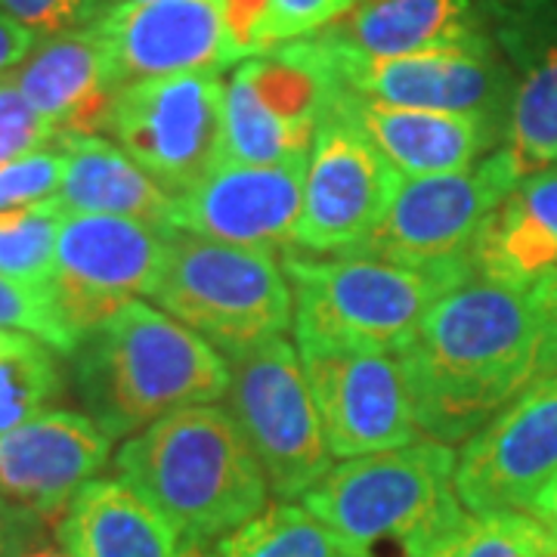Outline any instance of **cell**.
Segmentation results:
<instances>
[{
	"mask_svg": "<svg viewBox=\"0 0 557 557\" xmlns=\"http://www.w3.org/2000/svg\"><path fill=\"white\" fill-rule=\"evenodd\" d=\"M397 359L421 437L456 446L557 375V313L533 292L471 276L431 304Z\"/></svg>",
	"mask_w": 557,
	"mask_h": 557,
	"instance_id": "6da1fadb",
	"label": "cell"
},
{
	"mask_svg": "<svg viewBox=\"0 0 557 557\" xmlns=\"http://www.w3.org/2000/svg\"><path fill=\"white\" fill-rule=\"evenodd\" d=\"M230 384V359L143 300L102 319L69 354V387L109 440L134 437L180 409L218 403Z\"/></svg>",
	"mask_w": 557,
	"mask_h": 557,
	"instance_id": "7a4b0ae2",
	"label": "cell"
},
{
	"mask_svg": "<svg viewBox=\"0 0 557 557\" xmlns=\"http://www.w3.org/2000/svg\"><path fill=\"white\" fill-rule=\"evenodd\" d=\"M115 471L177 533L214 548L270 505V483L230 409L189 406L152 421L115 453Z\"/></svg>",
	"mask_w": 557,
	"mask_h": 557,
	"instance_id": "3957f363",
	"label": "cell"
},
{
	"mask_svg": "<svg viewBox=\"0 0 557 557\" xmlns=\"http://www.w3.org/2000/svg\"><path fill=\"white\" fill-rule=\"evenodd\" d=\"M456 456L424 437L344 458L300 505L362 555L428 557L468 518L456 496Z\"/></svg>",
	"mask_w": 557,
	"mask_h": 557,
	"instance_id": "277c9868",
	"label": "cell"
},
{
	"mask_svg": "<svg viewBox=\"0 0 557 557\" xmlns=\"http://www.w3.org/2000/svg\"><path fill=\"white\" fill-rule=\"evenodd\" d=\"M282 270L295 298V341H332L397 354L421 317L474 276L468 267L421 270L375 258H319L285 251Z\"/></svg>",
	"mask_w": 557,
	"mask_h": 557,
	"instance_id": "5b68a950",
	"label": "cell"
},
{
	"mask_svg": "<svg viewBox=\"0 0 557 557\" xmlns=\"http://www.w3.org/2000/svg\"><path fill=\"white\" fill-rule=\"evenodd\" d=\"M156 304L226 359L278 338L295 322L285 270L270 251L171 230Z\"/></svg>",
	"mask_w": 557,
	"mask_h": 557,
	"instance_id": "8992f818",
	"label": "cell"
},
{
	"mask_svg": "<svg viewBox=\"0 0 557 557\" xmlns=\"http://www.w3.org/2000/svg\"><path fill=\"white\" fill-rule=\"evenodd\" d=\"M230 416L278 502L304 498L335 465L319 424L317 403L300 366L298 347L285 335L230 359Z\"/></svg>",
	"mask_w": 557,
	"mask_h": 557,
	"instance_id": "52a82bcc",
	"label": "cell"
},
{
	"mask_svg": "<svg viewBox=\"0 0 557 557\" xmlns=\"http://www.w3.org/2000/svg\"><path fill=\"white\" fill-rule=\"evenodd\" d=\"M338 81L307 38L242 60L223 87V159L307 161Z\"/></svg>",
	"mask_w": 557,
	"mask_h": 557,
	"instance_id": "ba28073f",
	"label": "cell"
},
{
	"mask_svg": "<svg viewBox=\"0 0 557 557\" xmlns=\"http://www.w3.org/2000/svg\"><path fill=\"white\" fill-rule=\"evenodd\" d=\"M520 171L505 149L456 174L403 177L387 214L347 258H375L421 270L471 267L483 223L515 186Z\"/></svg>",
	"mask_w": 557,
	"mask_h": 557,
	"instance_id": "9c48e42d",
	"label": "cell"
},
{
	"mask_svg": "<svg viewBox=\"0 0 557 557\" xmlns=\"http://www.w3.org/2000/svg\"><path fill=\"white\" fill-rule=\"evenodd\" d=\"M220 72H189L124 84L102 134L177 199L223 161Z\"/></svg>",
	"mask_w": 557,
	"mask_h": 557,
	"instance_id": "30bf717a",
	"label": "cell"
},
{
	"mask_svg": "<svg viewBox=\"0 0 557 557\" xmlns=\"http://www.w3.org/2000/svg\"><path fill=\"white\" fill-rule=\"evenodd\" d=\"M171 230L127 218L65 214L44 298L72 350L124 304L156 295Z\"/></svg>",
	"mask_w": 557,
	"mask_h": 557,
	"instance_id": "8fae6325",
	"label": "cell"
},
{
	"mask_svg": "<svg viewBox=\"0 0 557 557\" xmlns=\"http://www.w3.org/2000/svg\"><path fill=\"white\" fill-rule=\"evenodd\" d=\"M399 183L397 168L332 106L307 159L295 245L319 258H347L387 214Z\"/></svg>",
	"mask_w": 557,
	"mask_h": 557,
	"instance_id": "7c38bea8",
	"label": "cell"
},
{
	"mask_svg": "<svg viewBox=\"0 0 557 557\" xmlns=\"http://www.w3.org/2000/svg\"><path fill=\"white\" fill-rule=\"evenodd\" d=\"M335 458L399 449L421 437L397 354L332 341H295Z\"/></svg>",
	"mask_w": 557,
	"mask_h": 557,
	"instance_id": "4fadbf2b",
	"label": "cell"
},
{
	"mask_svg": "<svg viewBox=\"0 0 557 557\" xmlns=\"http://www.w3.org/2000/svg\"><path fill=\"white\" fill-rule=\"evenodd\" d=\"M313 47L325 57L338 87L347 94L403 109L461 112L508 124L515 72L493 38L387 60L338 57L325 53L319 44Z\"/></svg>",
	"mask_w": 557,
	"mask_h": 557,
	"instance_id": "5bb4252c",
	"label": "cell"
},
{
	"mask_svg": "<svg viewBox=\"0 0 557 557\" xmlns=\"http://www.w3.org/2000/svg\"><path fill=\"white\" fill-rule=\"evenodd\" d=\"M557 474V375L536 381L456 456V496L468 515L530 511Z\"/></svg>",
	"mask_w": 557,
	"mask_h": 557,
	"instance_id": "9a60e30c",
	"label": "cell"
},
{
	"mask_svg": "<svg viewBox=\"0 0 557 557\" xmlns=\"http://www.w3.org/2000/svg\"><path fill=\"white\" fill-rule=\"evenodd\" d=\"M119 84L239 65L223 0H152L102 10L90 22Z\"/></svg>",
	"mask_w": 557,
	"mask_h": 557,
	"instance_id": "2e32d148",
	"label": "cell"
},
{
	"mask_svg": "<svg viewBox=\"0 0 557 557\" xmlns=\"http://www.w3.org/2000/svg\"><path fill=\"white\" fill-rule=\"evenodd\" d=\"M304 174L307 161L245 164L223 159L174 199V230L236 248L285 255L295 245Z\"/></svg>",
	"mask_w": 557,
	"mask_h": 557,
	"instance_id": "e0dca14e",
	"label": "cell"
},
{
	"mask_svg": "<svg viewBox=\"0 0 557 557\" xmlns=\"http://www.w3.org/2000/svg\"><path fill=\"white\" fill-rule=\"evenodd\" d=\"M490 35L515 72L502 149L520 177L557 164V0H483Z\"/></svg>",
	"mask_w": 557,
	"mask_h": 557,
	"instance_id": "ac0fdd59",
	"label": "cell"
},
{
	"mask_svg": "<svg viewBox=\"0 0 557 557\" xmlns=\"http://www.w3.org/2000/svg\"><path fill=\"white\" fill-rule=\"evenodd\" d=\"M112 443L81 409L53 406L0 434V496L57 520L87 480L100 478Z\"/></svg>",
	"mask_w": 557,
	"mask_h": 557,
	"instance_id": "d6986e66",
	"label": "cell"
},
{
	"mask_svg": "<svg viewBox=\"0 0 557 557\" xmlns=\"http://www.w3.org/2000/svg\"><path fill=\"white\" fill-rule=\"evenodd\" d=\"M332 106L357 124L399 177L456 174L505 143V124L483 115L403 109L341 90Z\"/></svg>",
	"mask_w": 557,
	"mask_h": 557,
	"instance_id": "ffe728a7",
	"label": "cell"
},
{
	"mask_svg": "<svg viewBox=\"0 0 557 557\" xmlns=\"http://www.w3.org/2000/svg\"><path fill=\"white\" fill-rule=\"evenodd\" d=\"M493 38L483 0H357L310 35L325 53L387 60Z\"/></svg>",
	"mask_w": 557,
	"mask_h": 557,
	"instance_id": "44dd1931",
	"label": "cell"
},
{
	"mask_svg": "<svg viewBox=\"0 0 557 557\" xmlns=\"http://www.w3.org/2000/svg\"><path fill=\"white\" fill-rule=\"evenodd\" d=\"M57 134H102L121 90L94 25L50 35L7 75Z\"/></svg>",
	"mask_w": 557,
	"mask_h": 557,
	"instance_id": "7402d4cb",
	"label": "cell"
},
{
	"mask_svg": "<svg viewBox=\"0 0 557 557\" xmlns=\"http://www.w3.org/2000/svg\"><path fill=\"white\" fill-rule=\"evenodd\" d=\"M474 276L533 292L557 276V164L518 180L471 248Z\"/></svg>",
	"mask_w": 557,
	"mask_h": 557,
	"instance_id": "603a6c76",
	"label": "cell"
},
{
	"mask_svg": "<svg viewBox=\"0 0 557 557\" xmlns=\"http://www.w3.org/2000/svg\"><path fill=\"white\" fill-rule=\"evenodd\" d=\"M60 146L69 156L53 196L62 214H102L149 226H174V196L112 139L100 134H62Z\"/></svg>",
	"mask_w": 557,
	"mask_h": 557,
	"instance_id": "cb8c5ba5",
	"label": "cell"
},
{
	"mask_svg": "<svg viewBox=\"0 0 557 557\" xmlns=\"http://www.w3.org/2000/svg\"><path fill=\"white\" fill-rule=\"evenodd\" d=\"M53 539L72 557H177L168 520L121 478H94L65 505Z\"/></svg>",
	"mask_w": 557,
	"mask_h": 557,
	"instance_id": "d4e9b609",
	"label": "cell"
},
{
	"mask_svg": "<svg viewBox=\"0 0 557 557\" xmlns=\"http://www.w3.org/2000/svg\"><path fill=\"white\" fill-rule=\"evenodd\" d=\"M218 557H369L304 505L276 502L214 545Z\"/></svg>",
	"mask_w": 557,
	"mask_h": 557,
	"instance_id": "484cf974",
	"label": "cell"
},
{
	"mask_svg": "<svg viewBox=\"0 0 557 557\" xmlns=\"http://www.w3.org/2000/svg\"><path fill=\"white\" fill-rule=\"evenodd\" d=\"M62 220L65 214L53 199L0 211V276L44 292L53 273Z\"/></svg>",
	"mask_w": 557,
	"mask_h": 557,
	"instance_id": "4316f807",
	"label": "cell"
},
{
	"mask_svg": "<svg viewBox=\"0 0 557 557\" xmlns=\"http://www.w3.org/2000/svg\"><path fill=\"white\" fill-rule=\"evenodd\" d=\"M428 557H557V536L530 511L468 515Z\"/></svg>",
	"mask_w": 557,
	"mask_h": 557,
	"instance_id": "83f0119b",
	"label": "cell"
},
{
	"mask_svg": "<svg viewBox=\"0 0 557 557\" xmlns=\"http://www.w3.org/2000/svg\"><path fill=\"white\" fill-rule=\"evenodd\" d=\"M65 381L60 359L44 341L0 354V434L53 409L65 394Z\"/></svg>",
	"mask_w": 557,
	"mask_h": 557,
	"instance_id": "f1b7e54d",
	"label": "cell"
},
{
	"mask_svg": "<svg viewBox=\"0 0 557 557\" xmlns=\"http://www.w3.org/2000/svg\"><path fill=\"white\" fill-rule=\"evenodd\" d=\"M65 164H69V156L60 146V139L32 156L0 164V211L53 199L65 174Z\"/></svg>",
	"mask_w": 557,
	"mask_h": 557,
	"instance_id": "f546056e",
	"label": "cell"
},
{
	"mask_svg": "<svg viewBox=\"0 0 557 557\" xmlns=\"http://www.w3.org/2000/svg\"><path fill=\"white\" fill-rule=\"evenodd\" d=\"M0 329L25 332L32 338L44 341L47 347H53L62 357L72 354V341L62 332V325L53 317L50 300L44 298V292L25 288V285L7 276H0Z\"/></svg>",
	"mask_w": 557,
	"mask_h": 557,
	"instance_id": "4dcf8cb0",
	"label": "cell"
},
{
	"mask_svg": "<svg viewBox=\"0 0 557 557\" xmlns=\"http://www.w3.org/2000/svg\"><path fill=\"white\" fill-rule=\"evenodd\" d=\"M60 139L10 78H0V164L32 156Z\"/></svg>",
	"mask_w": 557,
	"mask_h": 557,
	"instance_id": "1f68e13d",
	"label": "cell"
},
{
	"mask_svg": "<svg viewBox=\"0 0 557 557\" xmlns=\"http://www.w3.org/2000/svg\"><path fill=\"white\" fill-rule=\"evenodd\" d=\"M357 0H267V20L260 35L263 53L282 44L317 35L319 28L332 25Z\"/></svg>",
	"mask_w": 557,
	"mask_h": 557,
	"instance_id": "d6a6232c",
	"label": "cell"
},
{
	"mask_svg": "<svg viewBox=\"0 0 557 557\" xmlns=\"http://www.w3.org/2000/svg\"><path fill=\"white\" fill-rule=\"evenodd\" d=\"M0 13L38 38L84 28L100 16V0H0Z\"/></svg>",
	"mask_w": 557,
	"mask_h": 557,
	"instance_id": "836d02e7",
	"label": "cell"
},
{
	"mask_svg": "<svg viewBox=\"0 0 557 557\" xmlns=\"http://www.w3.org/2000/svg\"><path fill=\"white\" fill-rule=\"evenodd\" d=\"M47 533V520L22 508L20 502L0 496V557L20 555L28 542Z\"/></svg>",
	"mask_w": 557,
	"mask_h": 557,
	"instance_id": "e575fe53",
	"label": "cell"
},
{
	"mask_svg": "<svg viewBox=\"0 0 557 557\" xmlns=\"http://www.w3.org/2000/svg\"><path fill=\"white\" fill-rule=\"evenodd\" d=\"M38 40V35H32L28 28H22L20 22L0 13V78H7L35 50Z\"/></svg>",
	"mask_w": 557,
	"mask_h": 557,
	"instance_id": "d590c367",
	"label": "cell"
},
{
	"mask_svg": "<svg viewBox=\"0 0 557 557\" xmlns=\"http://www.w3.org/2000/svg\"><path fill=\"white\" fill-rule=\"evenodd\" d=\"M530 515L542 520V523L557 536V474L545 483V490H542L536 496V502L530 505Z\"/></svg>",
	"mask_w": 557,
	"mask_h": 557,
	"instance_id": "8d00e7d4",
	"label": "cell"
},
{
	"mask_svg": "<svg viewBox=\"0 0 557 557\" xmlns=\"http://www.w3.org/2000/svg\"><path fill=\"white\" fill-rule=\"evenodd\" d=\"M13 557H72V555H69L65 548H60V542H57V539H50L47 533H44V536H38L35 542H28L20 555H13Z\"/></svg>",
	"mask_w": 557,
	"mask_h": 557,
	"instance_id": "74e56055",
	"label": "cell"
},
{
	"mask_svg": "<svg viewBox=\"0 0 557 557\" xmlns=\"http://www.w3.org/2000/svg\"><path fill=\"white\" fill-rule=\"evenodd\" d=\"M32 335H25V332H7V329H0V354H10V350H20L25 344H32Z\"/></svg>",
	"mask_w": 557,
	"mask_h": 557,
	"instance_id": "f35d334b",
	"label": "cell"
},
{
	"mask_svg": "<svg viewBox=\"0 0 557 557\" xmlns=\"http://www.w3.org/2000/svg\"><path fill=\"white\" fill-rule=\"evenodd\" d=\"M533 295H536L542 304H548V307L557 313V276L548 278V282H542L539 288H533Z\"/></svg>",
	"mask_w": 557,
	"mask_h": 557,
	"instance_id": "ab89813d",
	"label": "cell"
},
{
	"mask_svg": "<svg viewBox=\"0 0 557 557\" xmlns=\"http://www.w3.org/2000/svg\"><path fill=\"white\" fill-rule=\"evenodd\" d=\"M177 557H218L214 555V548H180V555Z\"/></svg>",
	"mask_w": 557,
	"mask_h": 557,
	"instance_id": "60d3db41",
	"label": "cell"
},
{
	"mask_svg": "<svg viewBox=\"0 0 557 557\" xmlns=\"http://www.w3.org/2000/svg\"><path fill=\"white\" fill-rule=\"evenodd\" d=\"M124 3H152V0H100V13L112 10V7H124Z\"/></svg>",
	"mask_w": 557,
	"mask_h": 557,
	"instance_id": "b9f144b4",
	"label": "cell"
}]
</instances>
